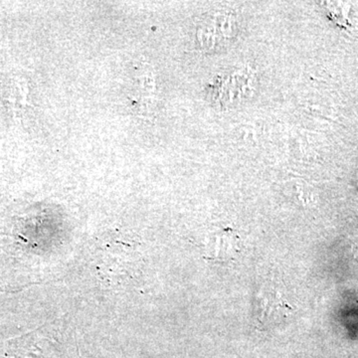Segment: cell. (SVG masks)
<instances>
[{"label":"cell","instance_id":"cell-1","mask_svg":"<svg viewBox=\"0 0 358 358\" xmlns=\"http://www.w3.org/2000/svg\"><path fill=\"white\" fill-rule=\"evenodd\" d=\"M254 308L256 322L263 327L278 326L294 313L281 293L270 286H264L257 292Z\"/></svg>","mask_w":358,"mask_h":358},{"label":"cell","instance_id":"cell-2","mask_svg":"<svg viewBox=\"0 0 358 358\" xmlns=\"http://www.w3.org/2000/svg\"><path fill=\"white\" fill-rule=\"evenodd\" d=\"M241 254V239L236 231L225 228L215 233L208 243L207 258L221 262L236 260Z\"/></svg>","mask_w":358,"mask_h":358}]
</instances>
